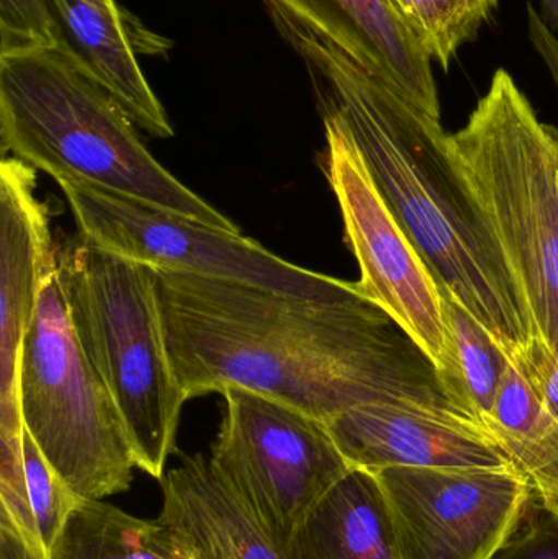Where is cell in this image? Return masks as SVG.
Instances as JSON below:
<instances>
[{"mask_svg": "<svg viewBox=\"0 0 558 559\" xmlns=\"http://www.w3.org/2000/svg\"><path fill=\"white\" fill-rule=\"evenodd\" d=\"M156 283L187 401L241 388L324 424L353 407L390 404L485 432L452 403L428 355L367 298L314 301L166 271H156Z\"/></svg>", "mask_w": 558, "mask_h": 559, "instance_id": "cell-1", "label": "cell"}, {"mask_svg": "<svg viewBox=\"0 0 558 559\" xmlns=\"http://www.w3.org/2000/svg\"><path fill=\"white\" fill-rule=\"evenodd\" d=\"M265 5L305 62L318 107L336 114L349 131L442 295L458 301L510 360L520 357L536 331L494 229L452 163L441 120L290 13Z\"/></svg>", "mask_w": 558, "mask_h": 559, "instance_id": "cell-2", "label": "cell"}, {"mask_svg": "<svg viewBox=\"0 0 558 559\" xmlns=\"http://www.w3.org/2000/svg\"><path fill=\"white\" fill-rule=\"evenodd\" d=\"M2 153L81 182L241 233L147 151L128 111L58 49L0 55Z\"/></svg>", "mask_w": 558, "mask_h": 559, "instance_id": "cell-3", "label": "cell"}, {"mask_svg": "<svg viewBox=\"0 0 558 559\" xmlns=\"http://www.w3.org/2000/svg\"><path fill=\"white\" fill-rule=\"evenodd\" d=\"M449 153L494 229L537 338L558 342V130L497 69Z\"/></svg>", "mask_w": 558, "mask_h": 559, "instance_id": "cell-4", "label": "cell"}, {"mask_svg": "<svg viewBox=\"0 0 558 559\" xmlns=\"http://www.w3.org/2000/svg\"><path fill=\"white\" fill-rule=\"evenodd\" d=\"M75 335L110 391L138 468L164 478L187 397L174 373L156 271L79 235L59 252Z\"/></svg>", "mask_w": 558, "mask_h": 559, "instance_id": "cell-5", "label": "cell"}, {"mask_svg": "<svg viewBox=\"0 0 558 559\" xmlns=\"http://www.w3.org/2000/svg\"><path fill=\"white\" fill-rule=\"evenodd\" d=\"M23 426L81 501L131 488L138 468L120 411L72 325L59 267L43 286L20 361Z\"/></svg>", "mask_w": 558, "mask_h": 559, "instance_id": "cell-6", "label": "cell"}, {"mask_svg": "<svg viewBox=\"0 0 558 559\" xmlns=\"http://www.w3.org/2000/svg\"><path fill=\"white\" fill-rule=\"evenodd\" d=\"M79 233L105 251L156 271L248 283L314 301L364 298L356 283L307 271L241 233L81 182L59 183Z\"/></svg>", "mask_w": 558, "mask_h": 559, "instance_id": "cell-7", "label": "cell"}, {"mask_svg": "<svg viewBox=\"0 0 558 559\" xmlns=\"http://www.w3.org/2000/svg\"><path fill=\"white\" fill-rule=\"evenodd\" d=\"M222 394L225 419L210 465L261 524L294 542L353 468L323 420L241 388Z\"/></svg>", "mask_w": 558, "mask_h": 559, "instance_id": "cell-8", "label": "cell"}, {"mask_svg": "<svg viewBox=\"0 0 558 559\" xmlns=\"http://www.w3.org/2000/svg\"><path fill=\"white\" fill-rule=\"evenodd\" d=\"M320 114L327 134V177L359 264L357 288L428 355L448 393L452 352L438 282L377 189L341 118L327 108Z\"/></svg>", "mask_w": 558, "mask_h": 559, "instance_id": "cell-9", "label": "cell"}, {"mask_svg": "<svg viewBox=\"0 0 558 559\" xmlns=\"http://www.w3.org/2000/svg\"><path fill=\"white\" fill-rule=\"evenodd\" d=\"M373 476L402 559H494L536 499L510 466L387 468Z\"/></svg>", "mask_w": 558, "mask_h": 559, "instance_id": "cell-10", "label": "cell"}, {"mask_svg": "<svg viewBox=\"0 0 558 559\" xmlns=\"http://www.w3.org/2000/svg\"><path fill=\"white\" fill-rule=\"evenodd\" d=\"M36 170L0 164V436H22L20 361L43 286L59 267L49 212L35 195Z\"/></svg>", "mask_w": 558, "mask_h": 559, "instance_id": "cell-11", "label": "cell"}, {"mask_svg": "<svg viewBox=\"0 0 558 559\" xmlns=\"http://www.w3.org/2000/svg\"><path fill=\"white\" fill-rule=\"evenodd\" d=\"M351 468H514L480 430L390 404H364L327 423ZM517 469V468H514Z\"/></svg>", "mask_w": 558, "mask_h": 559, "instance_id": "cell-12", "label": "cell"}, {"mask_svg": "<svg viewBox=\"0 0 558 559\" xmlns=\"http://www.w3.org/2000/svg\"><path fill=\"white\" fill-rule=\"evenodd\" d=\"M290 13L357 64L441 120L432 59L393 0H264Z\"/></svg>", "mask_w": 558, "mask_h": 559, "instance_id": "cell-13", "label": "cell"}, {"mask_svg": "<svg viewBox=\"0 0 558 559\" xmlns=\"http://www.w3.org/2000/svg\"><path fill=\"white\" fill-rule=\"evenodd\" d=\"M56 49L107 91L151 136L173 138L174 128L141 69L143 38L118 0H46Z\"/></svg>", "mask_w": 558, "mask_h": 559, "instance_id": "cell-14", "label": "cell"}, {"mask_svg": "<svg viewBox=\"0 0 558 559\" xmlns=\"http://www.w3.org/2000/svg\"><path fill=\"white\" fill-rule=\"evenodd\" d=\"M159 483L161 521L200 559H301L294 542L261 524L205 456H183Z\"/></svg>", "mask_w": 558, "mask_h": 559, "instance_id": "cell-15", "label": "cell"}, {"mask_svg": "<svg viewBox=\"0 0 558 559\" xmlns=\"http://www.w3.org/2000/svg\"><path fill=\"white\" fill-rule=\"evenodd\" d=\"M301 559H402L372 473L353 469L294 538Z\"/></svg>", "mask_w": 558, "mask_h": 559, "instance_id": "cell-16", "label": "cell"}, {"mask_svg": "<svg viewBox=\"0 0 558 559\" xmlns=\"http://www.w3.org/2000/svg\"><path fill=\"white\" fill-rule=\"evenodd\" d=\"M487 430L530 481L534 498L558 512V420L521 358L508 364Z\"/></svg>", "mask_w": 558, "mask_h": 559, "instance_id": "cell-17", "label": "cell"}, {"mask_svg": "<svg viewBox=\"0 0 558 559\" xmlns=\"http://www.w3.org/2000/svg\"><path fill=\"white\" fill-rule=\"evenodd\" d=\"M49 559H200L161 519L134 518L105 501H81Z\"/></svg>", "mask_w": 558, "mask_h": 559, "instance_id": "cell-18", "label": "cell"}, {"mask_svg": "<svg viewBox=\"0 0 558 559\" xmlns=\"http://www.w3.org/2000/svg\"><path fill=\"white\" fill-rule=\"evenodd\" d=\"M442 312L452 352L448 394L459 409L488 433L487 420L510 358L458 301L446 295H442Z\"/></svg>", "mask_w": 558, "mask_h": 559, "instance_id": "cell-19", "label": "cell"}, {"mask_svg": "<svg viewBox=\"0 0 558 559\" xmlns=\"http://www.w3.org/2000/svg\"><path fill=\"white\" fill-rule=\"evenodd\" d=\"M432 61L448 72L459 49L474 41L498 0H393Z\"/></svg>", "mask_w": 558, "mask_h": 559, "instance_id": "cell-20", "label": "cell"}, {"mask_svg": "<svg viewBox=\"0 0 558 559\" xmlns=\"http://www.w3.org/2000/svg\"><path fill=\"white\" fill-rule=\"evenodd\" d=\"M23 473L26 499L41 550L49 559L56 538L81 499L64 485L46 462L28 432L23 433Z\"/></svg>", "mask_w": 558, "mask_h": 559, "instance_id": "cell-21", "label": "cell"}, {"mask_svg": "<svg viewBox=\"0 0 558 559\" xmlns=\"http://www.w3.org/2000/svg\"><path fill=\"white\" fill-rule=\"evenodd\" d=\"M56 49L46 0H0V55Z\"/></svg>", "mask_w": 558, "mask_h": 559, "instance_id": "cell-22", "label": "cell"}, {"mask_svg": "<svg viewBox=\"0 0 558 559\" xmlns=\"http://www.w3.org/2000/svg\"><path fill=\"white\" fill-rule=\"evenodd\" d=\"M494 559H558V512L534 499L523 524Z\"/></svg>", "mask_w": 558, "mask_h": 559, "instance_id": "cell-23", "label": "cell"}, {"mask_svg": "<svg viewBox=\"0 0 558 559\" xmlns=\"http://www.w3.org/2000/svg\"><path fill=\"white\" fill-rule=\"evenodd\" d=\"M517 358H521L541 396L558 420V342L549 347L541 338H534L530 347Z\"/></svg>", "mask_w": 558, "mask_h": 559, "instance_id": "cell-24", "label": "cell"}, {"mask_svg": "<svg viewBox=\"0 0 558 559\" xmlns=\"http://www.w3.org/2000/svg\"><path fill=\"white\" fill-rule=\"evenodd\" d=\"M526 15L531 45L534 46L537 55L549 69L558 91V36L550 28L543 13L537 12L536 7L531 2L526 3Z\"/></svg>", "mask_w": 558, "mask_h": 559, "instance_id": "cell-25", "label": "cell"}, {"mask_svg": "<svg viewBox=\"0 0 558 559\" xmlns=\"http://www.w3.org/2000/svg\"><path fill=\"white\" fill-rule=\"evenodd\" d=\"M0 559H46L9 522L0 521Z\"/></svg>", "mask_w": 558, "mask_h": 559, "instance_id": "cell-26", "label": "cell"}, {"mask_svg": "<svg viewBox=\"0 0 558 559\" xmlns=\"http://www.w3.org/2000/svg\"><path fill=\"white\" fill-rule=\"evenodd\" d=\"M543 3L544 19L558 36V0H541Z\"/></svg>", "mask_w": 558, "mask_h": 559, "instance_id": "cell-27", "label": "cell"}]
</instances>
